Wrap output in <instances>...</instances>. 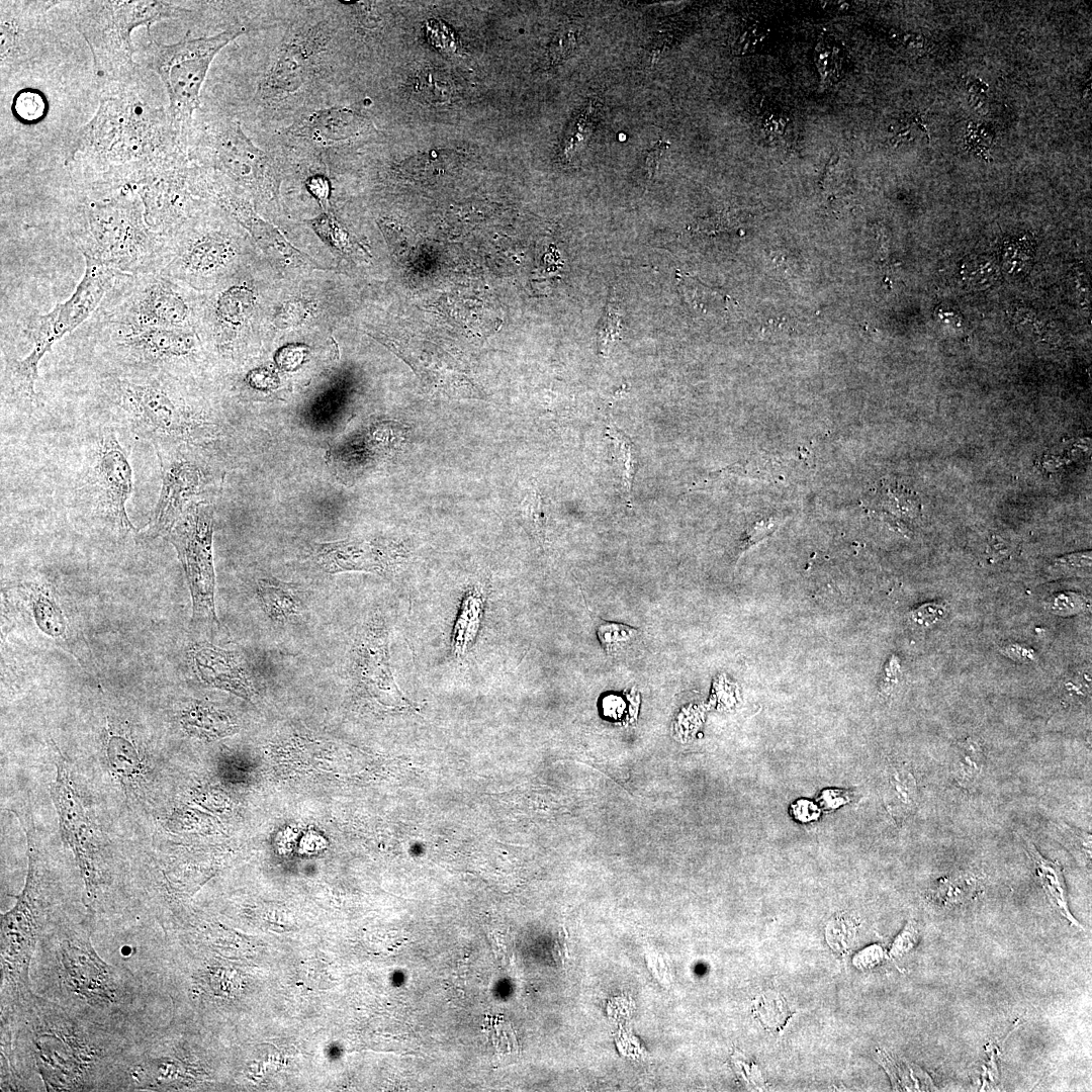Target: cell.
Instances as JSON below:
<instances>
[{"mask_svg":"<svg viewBox=\"0 0 1092 1092\" xmlns=\"http://www.w3.org/2000/svg\"><path fill=\"white\" fill-rule=\"evenodd\" d=\"M986 757L983 746L974 738H967L958 745L953 761V776L964 789L973 788L983 774Z\"/></svg>","mask_w":1092,"mask_h":1092,"instance_id":"31","label":"cell"},{"mask_svg":"<svg viewBox=\"0 0 1092 1092\" xmlns=\"http://www.w3.org/2000/svg\"><path fill=\"white\" fill-rule=\"evenodd\" d=\"M761 125L766 135L776 138L785 132L787 120L780 113L767 112L761 118Z\"/></svg>","mask_w":1092,"mask_h":1092,"instance_id":"51","label":"cell"},{"mask_svg":"<svg viewBox=\"0 0 1092 1092\" xmlns=\"http://www.w3.org/2000/svg\"><path fill=\"white\" fill-rule=\"evenodd\" d=\"M73 233L84 258L124 274L159 272L164 264L166 236L147 224L140 196L124 187L108 197L81 206Z\"/></svg>","mask_w":1092,"mask_h":1092,"instance_id":"4","label":"cell"},{"mask_svg":"<svg viewBox=\"0 0 1092 1092\" xmlns=\"http://www.w3.org/2000/svg\"><path fill=\"white\" fill-rule=\"evenodd\" d=\"M768 32L767 27L758 21L743 22L733 32L731 51L737 56L752 54L761 47Z\"/></svg>","mask_w":1092,"mask_h":1092,"instance_id":"38","label":"cell"},{"mask_svg":"<svg viewBox=\"0 0 1092 1092\" xmlns=\"http://www.w3.org/2000/svg\"><path fill=\"white\" fill-rule=\"evenodd\" d=\"M94 915H59L40 937L31 988L68 1012L138 1041L159 1027V989L129 968L104 961L92 943Z\"/></svg>","mask_w":1092,"mask_h":1092,"instance_id":"1","label":"cell"},{"mask_svg":"<svg viewBox=\"0 0 1092 1092\" xmlns=\"http://www.w3.org/2000/svg\"><path fill=\"white\" fill-rule=\"evenodd\" d=\"M844 46L832 36L821 38L814 52V60L821 79L828 84L837 83L845 71Z\"/></svg>","mask_w":1092,"mask_h":1092,"instance_id":"32","label":"cell"},{"mask_svg":"<svg viewBox=\"0 0 1092 1092\" xmlns=\"http://www.w3.org/2000/svg\"><path fill=\"white\" fill-rule=\"evenodd\" d=\"M1030 245L1025 241L1016 240L1006 244L1003 253V266L1009 273H1020L1031 260Z\"/></svg>","mask_w":1092,"mask_h":1092,"instance_id":"42","label":"cell"},{"mask_svg":"<svg viewBox=\"0 0 1092 1092\" xmlns=\"http://www.w3.org/2000/svg\"><path fill=\"white\" fill-rule=\"evenodd\" d=\"M457 159L450 151H430L410 160L408 168L420 176H432L444 172Z\"/></svg>","mask_w":1092,"mask_h":1092,"instance_id":"40","label":"cell"},{"mask_svg":"<svg viewBox=\"0 0 1092 1092\" xmlns=\"http://www.w3.org/2000/svg\"><path fill=\"white\" fill-rule=\"evenodd\" d=\"M918 938V930L916 923L913 920H909L904 929L895 939L892 947L891 954L893 957H900L908 952L916 943Z\"/></svg>","mask_w":1092,"mask_h":1092,"instance_id":"49","label":"cell"},{"mask_svg":"<svg viewBox=\"0 0 1092 1092\" xmlns=\"http://www.w3.org/2000/svg\"><path fill=\"white\" fill-rule=\"evenodd\" d=\"M850 794L838 790H825L821 797V804L828 809H834L850 800Z\"/></svg>","mask_w":1092,"mask_h":1092,"instance_id":"54","label":"cell"},{"mask_svg":"<svg viewBox=\"0 0 1092 1092\" xmlns=\"http://www.w3.org/2000/svg\"><path fill=\"white\" fill-rule=\"evenodd\" d=\"M356 672L368 691L397 697L399 692L391 675L388 659L387 634L382 624L369 627L358 646Z\"/></svg>","mask_w":1092,"mask_h":1092,"instance_id":"22","label":"cell"},{"mask_svg":"<svg viewBox=\"0 0 1092 1092\" xmlns=\"http://www.w3.org/2000/svg\"><path fill=\"white\" fill-rule=\"evenodd\" d=\"M134 1042L30 991L1 1009V1090H30L38 1077L46 1091H109Z\"/></svg>","mask_w":1092,"mask_h":1092,"instance_id":"2","label":"cell"},{"mask_svg":"<svg viewBox=\"0 0 1092 1092\" xmlns=\"http://www.w3.org/2000/svg\"><path fill=\"white\" fill-rule=\"evenodd\" d=\"M99 386L133 432L154 445L183 440L195 426L163 373L115 368L101 375Z\"/></svg>","mask_w":1092,"mask_h":1092,"instance_id":"7","label":"cell"},{"mask_svg":"<svg viewBox=\"0 0 1092 1092\" xmlns=\"http://www.w3.org/2000/svg\"><path fill=\"white\" fill-rule=\"evenodd\" d=\"M960 274L966 286L975 290H985L994 286L1000 279L998 262L990 255H975L962 263Z\"/></svg>","mask_w":1092,"mask_h":1092,"instance_id":"33","label":"cell"},{"mask_svg":"<svg viewBox=\"0 0 1092 1092\" xmlns=\"http://www.w3.org/2000/svg\"><path fill=\"white\" fill-rule=\"evenodd\" d=\"M242 33L241 29H226L211 36L190 37L188 32L179 41L164 44L147 30L139 58L164 84L169 98L168 112L182 134L200 106V90L211 62Z\"/></svg>","mask_w":1092,"mask_h":1092,"instance_id":"8","label":"cell"},{"mask_svg":"<svg viewBox=\"0 0 1092 1092\" xmlns=\"http://www.w3.org/2000/svg\"><path fill=\"white\" fill-rule=\"evenodd\" d=\"M190 313L173 279L160 272L121 273L89 321L120 328H184Z\"/></svg>","mask_w":1092,"mask_h":1092,"instance_id":"10","label":"cell"},{"mask_svg":"<svg viewBox=\"0 0 1092 1092\" xmlns=\"http://www.w3.org/2000/svg\"><path fill=\"white\" fill-rule=\"evenodd\" d=\"M132 487V469L125 451L114 431L105 429L100 434L82 490L95 511L122 537L135 531L126 513Z\"/></svg>","mask_w":1092,"mask_h":1092,"instance_id":"14","label":"cell"},{"mask_svg":"<svg viewBox=\"0 0 1092 1092\" xmlns=\"http://www.w3.org/2000/svg\"><path fill=\"white\" fill-rule=\"evenodd\" d=\"M858 958L859 966H873L879 963L882 958V951L879 947L874 946L858 954Z\"/></svg>","mask_w":1092,"mask_h":1092,"instance_id":"56","label":"cell"},{"mask_svg":"<svg viewBox=\"0 0 1092 1092\" xmlns=\"http://www.w3.org/2000/svg\"><path fill=\"white\" fill-rule=\"evenodd\" d=\"M1009 315L1019 331L1025 332L1031 336H1041L1045 331L1044 321L1035 311L1022 307L1012 306L1009 309Z\"/></svg>","mask_w":1092,"mask_h":1092,"instance_id":"43","label":"cell"},{"mask_svg":"<svg viewBox=\"0 0 1092 1092\" xmlns=\"http://www.w3.org/2000/svg\"><path fill=\"white\" fill-rule=\"evenodd\" d=\"M201 148L216 168L239 179L259 178L270 167V158L253 145L236 121H218L207 127Z\"/></svg>","mask_w":1092,"mask_h":1092,"instance_id":"18","label":"cell"},{"mask_svg":"<svg viewBox=\"0 0 1092 1092\" xmlns=\"http://www.w3.org/2000/svg\"><path fill=\"white\" fill-rule=\"evenodd\" d=\"M945 607L938 603H926L912 610L908 616L909 623L916 629H925L942 619Z\"/></svg>","mask_w":1092,"mask_h":1092,"instance_id":"47","label":"cell"},{"mask_svg":"<svg viewBox=\"0 0 1092 1092\" xmlns=\"http://www.w3.org/2000/svg\"><path fill=\"white\" fill-rule=\"evenodd\" d=\"M576 47V36L572 29L563 28L552 38L548 56L551 63L556 64L572 54Z\"/></svg>","mask_w":1092,"mask_h":1092,"instance_id":"48","label":"cell"},{"mask_svg":"<svg viewBox=\"0 0 1092 1092\" xmlns=\"http://www.w3.org/2000/svg\"><path fill=\"white\" fill-rule=\"evenodd\" d=\"M1024 846L1026 853L1032 860L1036 877L1052 907L1072 926L1082 930L1083 926L1073 916L1069 909L1067 887L1062 866L1058 861H1052L1043 857L1034 844L1027 838L1024 839Z\"/></svg>","mask_w":1092,"mask_h":1092,"instance_id":"24","label":"cell"},{"mask_svg":"<svg viewBox=\"0 0 1092 1092\" xmlns=\"http://www.w3.org/2000/svg\"><path fill=\"white\" fill-rule=\"evenodd\" d=\"M300 588L273 577L258 581L257 596L265 613L275 621L295 615L300 608Z\"/></svg>","mask_w":1092,"mask_h":1092,"instance_id":"25","label":"cell"},{"mask_svg":"<svg viewBox=\"0 0 1092 1092\" xmlns=\"http://www.w3.org/2000/svg\"><path fill=\"white\" fill-rule=\"evenodd\" d=\"M523 515L535 537L541 542L545 536V513L542 495L532 490L523 503Z\"/></svg>","mask_w":1092,"mask_h":1092,"instance_id":"41","label":"cell"},{"mask_svg":"<svg viewBox=\"0 0 1092 1092\" xmlns=\"http://www.w3.org/2000/svg\"><path fill=\"white\" fill-rule=\"evenodd\" d=\"M482 592L473 587L467 592L457 618L452 649L456 657H463L475 640L483 611Z\"/></svg>","mask_w":1092,"mask_h":1092,"instance_id":"28","label":"cell"},{"mask_svg":"<svg viewBox=\"0 0 1092 1092\" xmlns=\"http://www.w3.org/2000/svg\"><path fill=\"white\" fill-rule=\"evenodd\" d=\"M56 2H1V75L25 68L37 57L46 32V14Z\"/></svg>","mask_w":1092,"mask_h":1092,"instance_id":"16","label":"cell"},{"mask_svg":"<svg viewBox=\"0 0 1092 1092\" xmlns=\"http://www.w3.org/2000/svg\"><path fill=\"white\" fill-rule=\"evenodd\" d=\"M14 110L26 121L36 120L43 115L44 102L40 94L32 91L19 92L15 99Z\"/></svg>","mask_w":1092,"mask_h":1092,"instance_id":"44","label":"cell"},{"mask_svg":"<svg viewBox=\"0 0 1092 1092\" xmlns=\"http://www.w3.org/2000/svg\"><path fill=\"white\" fill-rule=\"evenodd\" d=\"M191 657L199 678L205 684L248 699L252 685L239 657L207 642L197 643Z\"/></svg>","mask_w":1092,"mask_h":1092,"instance_id":"21","label":"cell"},{"mask_svg":"<svg viewBox=\"0 0 1092 1092\" xmlns=\"http://www.w3.org/2000/svg\"><path fill=\"white\" fill-rule=\"evenodd\" d=\"M213 508L205 502L189 505L165 538L176 549L192 599V621L218 625L212 560Z\"/></svg>","mask_w":1092,"mask_h":1092,"instance_id":"12","label":"cell"},{"mask_svg":"<svg viewBox=\"0 0 1092 1092\" xmlns=\"http://www.w3.org/2000/svg\"><path fill=\"white\" fill-rule=\"evenodd\" d=\"M878 1057L895 1090L930 1091L935 1088L929 1076L916 1065L884 1051H879Z\"/></svg>","mask_w":1092,"mask_h":1092,"instance_id":"30","label":"cell"},{"mask_svg":"<svg viewBox=\"0 0 1092 1092\" xmlns=\"http://www.w3.org/2000/svg\"><path fill=\"white\" fill-rule=\"evenodd\" d=\"M184 728L192 735L215 739L232 734L235 724L225 713L205 705H196L182 717Z\"/></svg>","mask_w":1092,"mask_h":1092,"instance_id":"29","label":"cell"},{"mask_svg":"<svg viewBox=\"0 0 1092 1092\" xmlns=\"http://www.w3.org/2000/svg\"><path fill=\"white\" fill-rule=\"evenodd\" d=\"M80 328L119 369L164 374L192 356L198 345L194 333L184 328H120L89 320Z\"/></svg>","mask_w":1092,"mask_h":1092,"instance_id":"11","label":"cell"},{"mask_svg":"<svg viewBox=\"0 0 1092 1092\" xmlns=\"http://www.w3.org/2000/svg\"><path fill=\"white\" fill-rule=\"evenodd\" d=\"M637 629L628 625L604 622L597 627V636L608 653L616 652L630 645L638 636Z\"/></svg>","mask_w":1092,"mask_h":1092,"instance_id":"39","label":"cell"},{"mask_svg":"<svg viewBox=\"0 0 1092 1092\" xmlns=\"http://www.w3.org/2000/svg\"><path fill=\"white\" fill-rule=\"evenodd\" d=\"M664 149H665V144H664V143H659V144H658V145H657V146H656V147H655V148H654V149H653V150H652L651 152H649V154L647 155V159H646V166H647V169H648V171H649V174H651L652 172H654V171H655V169H656V165H657V161L659 160V157L661 156V154H662V152L664 151Z\"/></svg>","mask_w":1092,"mask_h":1092,"instance_id":"57","label":"cell"},{"mask_svg":"<svg viewBox=\"0 0 1092 1092\" xmlns=\"http://www.w3.org/2000/svg\"><path fill=\"white\" fill-rule=\"evenodd\" d=\"M1085 606L1084 598L1073 592L1058 593L1048 603L1049 610L1059 616L1078 614L1084 610Z\"/></svg>","mask_w":1092,"mask_h":1092,"instance_id":"45","label":"cell"},{"mask_svg":"<svg viewBox=\"0 0 1092 1092\" xmlns=\"http://www.w3.org/2000/svg\"><path fill=\"white\" fill-rule=\"evenodd\" d=\"M51 793L63 839L72 849L84 882V905L87 911L95 915L99 895L106 882L105 871L92 824L61 756L57 761V779Z\"/></svg>","mask_w":1092,"mask_h":1092,"instance_id":"13","label":"cell"},{"mask_svg":"<svg viewBox=\"0 0 1092 1092\" xmlns=\"http://www.w3.org/2000/svg\"><path fill=\"white\" fill-rule=\"evenodd\" d=\"M368 126V120L358 112L343 107L314 111L299 119L293 129L295 134L320 143L344 141Z\"/></svg>","mask_w":1092,"mask_h":1092,"instance_id":"23","label":"cell"},{"mask_svg":"<svg viewBox=\"0 0 1092 1092\" xmlns=\"http://www.w3.org/2000/svg\"><path fill=\"white\" fill-rule=\"evenodd\" d=\"M154 446L160 462L162 486L148 524L150 538L165 537L206 483L201 465L175 448V443Z\"/></svg>","mask_w":1092,"mask_h":1092,"instance_id":"15","label":"cell"},{"mask_svg":"<svg viewBox=\"0 0 1092 1092\" xmlns=\"http://www.w3.org/2000/svg\"><path fill=\"white\" fill-rule=\"evenodd\" d=\"M32 595V609L39 628L52 637H61L66 631L62 610L51 593L37 587Z\"/></svg>","mask_w":1092,"mask_h":1092,"instance_id":"34","label":"cell"},{"mask_svg":"<svg viewBox=\"0 0 1092 1092\" xmlns=\"http://www.w3.org/2000/svg\"><path fill=\"white\" fill-rule=\"evenodd\" d=\"M313 555L321 567L330 573L366 571L385 574L393 571L402 559V551L395 544L364 539L317 544Z\"/></svg>","mask_w":1092,"mask_h":1092,"instance_id":"19","label":"cell"},{"mask_svg":"<svg viewBox=\"0 0 1092 1092\" xmlns=\"http://www.w3.org/2000/svg\"><path fill=\"white\" fill-rule=\"evenodd\" d=\"M619 332L620 326L616 306L609 304L608 312L605 314L598 332L599 350L602 355L606 356L608 354L612 344L619 337Z\"/></svg>","mask_w":1092,"mask_h":1092,"instance_id":"46","label":"cell"},{"mask_svg":"<svg viewBox=\"0 0 1092 1092\" xmlns=\"http://www.w3.org/2000/svg\"><path fill=\"white\" fill-rule=\"evenodd\" d=\"M320 50L313 31L290 28L260 83V96L265 100H277L298 91L312 74Z\"/></svg>","mask_w":1092,"mask_h":1092,"instance_id":"17","label":"cell"},{"mask_svg":"<svg viewBox=\"0 0 1092 1092\" xmlns=\"http://www.w3.org/2000/svg\"><path fill=\"white\" fill-rule=\"evenodd\" d=\"M28 839V871L14 907L1 915V1009L32 991L30 966L36 945L59 916L53 909L50 881L37 847Z\"/></svg>","mask_w":1092,"mask_h":1092,"instance_id":"6","label":"cell"},{"mask_svg":"<svg viewBox=\"0 0 1092 1092\" xmlns=\"http://www.w3.org/2000/svg\"><path fill=\"white\" fill-rule=\"evenodd\" d=\"M414 90L422 99L432 104H444L452 96V83L442 72L424 70L414 81Z\"/></svg>","mask_w":1092,"mask_h":1092,"instance_id":"35","label":"cell"},{"mask_svg":"<svg viewBox=\"0 0 1092 1092\" xmlns=\"http://www.w3.org/2000/svg\"><path fill=\"white\" fill-rule=\"evenodd\" d=\"M74 24L87 42L95 82L101 91L135 81L138 76L131 32L184 10L165 1L90 0L72 2Z\"/></svg>","mask_w":1092,"mask_h":1092,"instance_id":"5","label":"cell"},{"mask_svg":"<svg viewBox=\"0 0 1092 1092\" xmlns=\"http://www.w3.org/2000/svg\"><path fill=\"white\" fill-rule=\"evenodd\" d=\"M234 256L230 239L220 232H207L192 238L173 255L166 257L159 271L174 277L186 274L207 277L222 270Z\"/></svg>","mask_w":1092,"mask_h":1092,"instance_id":"20","label":"cell"},{"mask_svg":"<svg viewBox=\"0 0 1092 1092\" xmlns=\"http://www.w3.org/2000/svg\"><path fill=\"white\" fill-rule=\"evenodd\" d=\"M309 192L325 205L328 202L330 186L327 179L323 176H312L306 182Z\"/></svg>","mask_w":1092,"mask_h":1092,"instance_id":"52","label":"cell"},{"mask_svg":"<svg viewBox=\"0 0 1092 1092\" xmlns=\"http://www.w3.org/2000/svg\"><path fill=\"white\" fill-rule=\"evenodd\" d=\"M793 813L798 820L803 822L815 820L820 814L817 806L806 800L798 801L794 804Z\"/></svg>","mask_w":1092,"mask_h":1092,"instance_id":"53","label":"cell"},{"mask_svg":"<svg viewBox=\"0 0 1092 1092\" xmlns=\"http://www.w3.org/2000/svg\"><path fill=\"white\" fill-rule=\"evenodd\" d=\"M1052 833L1082 867L1091 862V834L1064 822H1052Z\"/></svg>","mask_w":1092,"mask_h":1092,"instance_id":"36","label":"cell"},{"mask_svg":"<svg viewBox=\"0 0 1092 1092\" xmlns=\"http://www.w3.org/2000/svg\"><path fill=\"white\" fill-rule=\"evenodd\" d=\"M885 804L894 818L909 816L917 807L918 788L913 774L905 766H891Z\"/></svg>","mask_w":1092,"mask_h":1092,"instance_id":"27","label":"cell"},{"mask_svg":"<svg viewBox=\"0 0 1092 1092\" xmlns=\"http://www.w3.org/2000/svg\"><path fill=\"white\" fill-rule=\"evenodd\" d=\"M490 1034L494 1044L497 1046L496 1049H500L502 1052L510 1053L517 1050L518 1043L510 1024L504 1022L493 1023Z\"/></svg>","mask_w":1092,"mask_h":1092,"instance_id":"50","label":"cell"},{"mask_svg":"<svg viewBox=\"0 0 1092 1092\" xmlns=\"http://www.w3.org/2000/svg\"><path fill=\"white\" fill-rule=\"evenodd\" d=\"M85 262L84 275L69 299L57 304L50 312L30 318L25 333L32 348L26 357L11 362L12 387L31 403L38 402L34 386L43 356L52 352L55 343L89 320L121 274L92 259L85 258Z\"/></svg>","mask_w":1092,"mask_h":1092,"instance_id":"9","label":"cell"},{"mask_svg":"<svg viewBox=\"0 0 1092 1092\" xmlns=\"http://www.w3.org/2000/svg\"><path fill=\"white\" fill-rule=\"evenodd\" d=\"M753 1014L765 1029L778 1031L786 1024L792 1013L781 995L766 993L756 999Z\"/></svg>","mask_w":1092,"mask_h":1092,"instance_id":"37","label":"cell"},{"mask_svg":"<svg viewBox=\"0 0 1092 1092\" xmlns=\"http://www.w3.org/2000/svg\"><path fill=\"white\" fill-rule=\"evenodd\" d=\"M606 436L611 441L612 458L615 472L619 479L624 500L632 506V489L638 468V455L634 443L622 431L613 426L606 427Z\"/></svg>","mask_w":1092,"mask_h":1092,"instance_id":"26","label":"cell"},{"mask_svg":"<svg viewBox=\"0 0 1092 1092\" xmlns=\"http://www.w3.org/2000/svg\"><path fill=\"white\" fill-rule=\"evenodd\" d=\"M1003 651L1008 657L1020 662H1030L1035 658L1031 648L1017 643L1005 646Z\"/></svg>","mask_w":1092,"mask_h":1092,"instance_id":"55","label":"cell"},{"mask_svg":"<svg viewBox=\"0 0 1092 1092\" xmlns=\"http://www.w3.org/2000/svg\"><path fill=\"white\" fill-rule=\"evenodd\" d=\"M135 85L101 91L94 116L69 142L66 164L88 172L93 188L114 192L176 165L183 134Z\"/></svg>","mask_w":1092,"mask_h":1092,"instance_id":"3","label":"cell"}]
</instances>
